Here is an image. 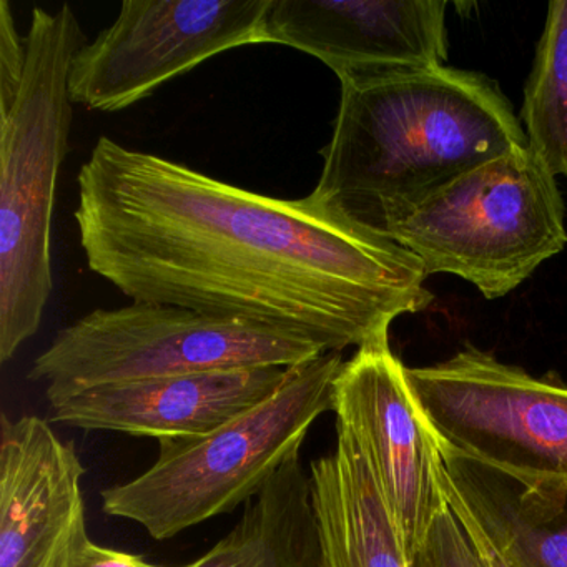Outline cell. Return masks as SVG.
<instances>
[{
	"instance_id": "obj_2",
	"label": "cell",
	"mask_w": 567,
	"mask_h": 567,
	"mask_svg": "<svg viewBox=\"0 0 567 567\" xmlns=\"http://www.w3.org/2000/svg\"><path fill=\"white\" fill-rule=\"evenodd\" d=\"M527 145L499 85L477 72L443 65L341 84L315 192L384 237L394 218L427 195Z\"/></svg>"
},
{
	"instance_id": "obj_17",
	"label": "cell",
	"mask_w": 567,
	"mask_h": 567,
	"mask_svg": "<svg viewBox=\"0 0 567 567\" xmlns=\"http://www.w3.org/2000/svg\"><path fill=\"white\" fill-rule=\"evenodd\" d=\"M413 567H484L447 501L414 556Z\"/></svg>"
},
{
	"instance_id": "obj_12",
	"label": "cell",
	"mask_w": 567,
	"mask_h": 567,
	"mask_svg": "<svg viewBox=\"0 0 567 567\" xmlns=\"http://www.w3.org/2000/svg\"><path fill=\"white\" fill-rule=\"evenodd\" d=\"M290 368H248L101 384L49 400L52 423L137 437L202 436L247 413Z\"/></svg>"
},
{
	"instance_id": "obj_7",
	"label": "cell",
	"mask_w": 567,
	"mask_h": 567,
	"mask_svg": "<svg viewBox=\"0 0 567 567\" xmlns=\"http://www.w3.org/2000/svg\"><path fill=\"white\" fill-rule=\"evenodd\" d=\"M406 377L441 450L529 483H567V384L556 374L530 377L467 344Z\"/></svg>"
},
{
	"instance_id": "obj_10",
	"label": "cell",
	"mask_w": 567,
	"mask_h": 567,
	"mask_svg": "<svg viewBox=\"0 0 567 567\" xmlns=\"http://www.w3.org/2000/svg\"><path fill=\"white\" fill-rule=\"evenodd\" d=\"M443 0H270L265 44L323 62L340 84L443 68Z\"/></svg>"
},
{
	"instance_id": "obj_4",
	"label": "cell",
	"mask_w": 567,
	"mask_h": 567,
	"mask_svg": "<svg viewBox=\"0 0 567 567\" xmlns=\"http://www.w3.org/2000/svg\"><path fill=\"white\" fill-rule=\"evenodd\" d=\"M341 353L291 367L268 400L202 436L158 441V457L135 480L102 491L107 516L167 540L261 493L308 431L333 411Z\"/></svg>"
},
{
	"instance_id": "obj_16",
	"label": "cell",
	"mask_w": 567,
	"mask_h": 567,
	"mask_svg": "<svg viewBox=\"0 0 567 567\" xmlns=\"http://www.w3.org/2000/svg\"><path fill=\"white\" fill-rule=\"evenodd\" d=\"M519 121L537 157L554 177L567 178V0L547 8Z\"/></svg>"
},
{
	"instance_id": "obj_6",
	"label": "cell",
	"mask_w": 567,
	"mask_h": 567,
	"mask_svg": "<svg viewBox=\"0 0 567 567\" xmlns=\"http://www.w3.org/2000/svg\"><path fill=\"white\" fill-rule=\"evenodd\" d=\"M327 353L313 341L172 305L99 308L59 331L29 380L48 400L101 384L248 368H291ZM330 353V351H328Z\"/></svg>"
},
{
	"instance_id": "obj_18",
	"label": "cell",
	"mask_w": 567,
	"mask_h": 567,
	"mask_svg": "<svg viewBox=\"0 0 567 567\" xmlns=\"http://www.w3.org/2000/svg\"><path fill=\"white\" fill-rule=\"evenodd\" d=\"M25 39L16 29L8 0H0V105L16 97L25 69Z\"/></svg>"
},
{
	"instance_id": "obj_1",
	"label": "cell",
	"mask_w": 567,
	"mask_h": 567,
	"mask_svg": "<svg viewBox=\"0 0 567 567\" xmlns=\"http://www.w3.org/2000/svg\"><path fill=\"white\" fill-rule=\"evenodd\" d=\"M89 268L172 305L341 353L430 307L423 264L321 198H275L102 135L78 175Z\"/></svg>"
},
{
	"instance_id": "obj_19",
	"label": "cell",
	"mask_w": 567,
	"mask_h": 567,
	"mask_svg": "<svg viewBox=\"0 0 567 567\" xmlns=\"http://www.w3.org/2000/svg\"><path fill=\"white\" fill-rule=\"evenodd\" d=\"M441 487H443V493L444 496H446L451 511L456 514L457 519L463 524L464 530H466L467 537H470L471 543H473L474 549H476L477 556H480L484 567H523L503 546H501V544H497L496 540L483 529V526L477 523L476 517L464 506L463 501L454 493L450 481L446 480L444 467L441 470Z\"/></svg>"
},
{
	"instance_id": "obj_3",
	"label": "cell",
	"mask_w": 567,
	"mask_h": 567,
	"mask_svg": "<svg viewBox=\"0 0 567 567\" xmlns=\"http://www.w3.org/2000/svg\"><path fill=\"white\" fill-rule=\"evenodd\" d=\"M24 78L0 105V361L8 363L42 324L54 290L52 221L69 151L72 62L84 48L74 9L34 8Z\"/></svg>"
},
{
	"instance_id": "obj_13",
	"label": "cell",
	"mask_w": 567,
	"mask_h": 567,
	"mask_svg": "<svg viewBox=\"0 0 567 567\" xmlns=\"http://www.w3.org/2000/svg\"><path fill=\"white\" fill-rule=\"evenodd\" d=\"M324 567H413L363 454L337 427V447L310 463Z\"/></svg>"
},
{
	"instance_id": "obj_9",
	"label": "cell",
	"mask_w": 567,
	"mask_h": 567,
	"mask_svg": "<svg viewBox=\"0 0 567 567\" xmlns=\"http://www.w3.org/2000/svg\"><path fill=\"white\" fill-rule=\"evenodd\" d=\"M333 413L337 427L350 434L370 466L413 560L446 506L443 457L388 334L344 361L334 381Z\"/></svg>"
},
{
	"instance_id": "obj_20",
	"label": "cell",
	"mask_w": 567,
	"mask_h": 567,
	"mask_svg": "<svg viewBox=\"0 0 567 567\" xmlns=\"http://www.w3.org/2000/svg\"><path fill=\"white\" fill-rule=\"evenodd\" d=\"M69 567H187V566H158L147 563L142 556L111 549L92 543L91 537L75 550Z\"/></svg>"
},
{
	"instance_id": "obj_8",
	"label": "cell",
	"mask_w": 567,
	"mask_h": 567,
	"mask_svg": "<svg viewBox=\"0 0 567 567\" xmlns=\"http://www.w3.org/2000/svg\"><path fill=\"white\" fill-rule=\"evenodd\" d=\"M270 0H124L72 62V102L121 112L208 59L265 44Z\"/></svg>"
},
{
	"instance_id": "obj_11",
	"label": "cell",
	"mask_w": 567,
	"mask_h": 567,
	"mask_svg": "<svg viewBox=\"0 0 567 567\" xmlns=\"http://www.w3.org/2000/svg\"><path fill=\"white\" fill-rule=\"evenodd\" d=\"M74 443L24 414L0 420V567H69L89 539Z\"/></svg>"
},
{
	"instance_id": "obj_14",
	"label": "cell",
	"mask_w": 567,
	"mask_h": 567,
	"mask_svg": "<svg viewBox=\"0 0 567 567\" xmlns=\"http://www.w3.org/2000/svg\"><path fill=\"white\" fill-rule=\"evenodd\" d=\"M441 457L454 493L520 566L567 567V483H529L450 451Z\"/></svg>"
},
{
	"instance_id": "obj_15",
	"label": "cell",
	"mask_w": 567,
	"mask_h": 567,
	"mask_svg": "<svg viewBox=\"0 0 567 567\" xmlns=\"http://www.w3.org/2000/svg\"><path fill=\"white\" fill-rule=\"evenodd\" d=\"M187 567H324L310 473L300 453L248 501L234 529Z\"/></svg>"
},
{
	"instance_id": "obj_5",
	"label": "cell",
	"mask_w": 567,
	"mask_h": 567,
	"mask_svg": "<svg viewBox=\"0 0 567 567\" xmlns=\"http://www.w3.org/2000/svg\"><path fill=\"white\" fill-rule=\"evenodd\" d=\"M384 237L487 300L506 297L566 248V208L553 172L527 147L476 165L394 218Z\"/></svg>"
}]
</instances>
